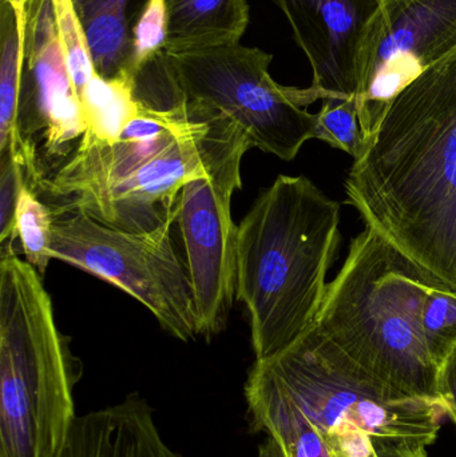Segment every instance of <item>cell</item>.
Instances as JSON below:
<instances>
[{
	"instance_id": "cb8c5ba5",
	"label": "cell",
	"mask_w": 456,
	"mask_h": 457,
	"mask_svg": "<svg viewBox=\"0 0 456 457\" xmlns=\"http://www.w3.org/2000/svg\"><path fill=\"white\" fill-rule=\"evenodd\" d=\"M259 457H286L281 445L273 437L268 436L264 445L260 447Z\"/></svg>"
},
{
	"instance_id": "5bb4252c",
	"label": "cell",
	"mask_w": 456,
	"mask_h": 457,
	"mask_svg": "<svg viewBox=\"0 0 456 457\" xmlns=\"http://www.w3.org/2000/svg\"><path fill=\"white\" fill-rule=\"evenodd\" d=\"M72 2L85 27L96 72L104 78H133L129 72L131 32L149 0Z\"/></svg>"
},
{
	"instance_id": "3957f363",
	"label": "cell",
	"mask_w": 456,
	"mask_h": 457,
	"mask_svg": "<svg viewBox=\"0 0 456 457\" xmlns=\"http://www.w3.org/2000/svg\"><path fill=\"white\" fill-rule=\"evenodd\" d=\"M243 134L232 120L200 104L185 101L160 110L139 104L118 139L85 134L32 189L51 206L78 209L107 227L153 230L176 216L184 185Z\"/></svg>"
},
{
	"instance_id": "4fadbf2b",
	"label": "cell",
	"mask_w": 456,
	"mask_h": 457,
	"mask_svg": "<svg viewBox=\"0 0 456 457\" xmlns=\"http://www.w3.org/2000/svg\"><path fill=\"white\" fill-rule=\"evenodd\" d=\"M165 51L190 53L240 43L249 24L246 0H165Z\"/></svg>"
},
{
	"instance_id": "44dd1931",
	"label": "cell",
	"mask_w": 456,
	"mask_h": 457,
	"mask_svg": "<svg viewBox=\"0 0 456 457\" xmlns=\"http://www.w3.org/2000/svg\"><path fill=\"white\" fill-rule=\"evenodd\" d=\"M26 184V168L21 155L0 154V257L15 254L12 245L18 239L16 211Z\"/></svg>"
},
{
	"instance_id": "6da1fadb",
	"label": "cell",
	"mask_w": 456,
	"mask_h": 457,
	"mask_svg": "<svg viewBox=\"0 0 456 457\" xmlns=\"http://www.w3.org/2000/svg\"><path fill=\"white\" fill-rule=\"evenodd\" d=\"M254 431L286 457H418L441 431L446 404L415 394L351 359L313 324L245 386Z\"/></svg>"
},
{
	"instance_id": "d6986e66",
	"label": "cell",
	"mask_w": 456,
	"mask_h": 457,
	"mask_svg": "<svg viewBox=\"0 0 456 457\" xmlns=\"http://www.w3.org/2000/svg\"><path fill=\"white\" fill-rule=\"evenodd\" d=\"M316 139L347 153L353 160L363 154L364 137L356 96L323 99V106L318 112Z\"/></svg>"
},
{
	"instance_id": "e0dca14e",
	"label": "cell",
	"mask_w": 456,
	"mask_h": 457,
	"mask_svg": "<svg viewBox=\"0 0 456 457\" xmlns=\"http://www.w3.org/2000/svg\"><path fill=\"white\" fill-rule=\"evenodd\" d=\"M54 220L55 213L53 206L43 203L39 195L27 182L21 189L16 211L18 239L21 241L26 262L37 269L42 277L53 260L50 255V242Z\"/></svg>"
},
{
	"instance_id": "9c48e42d",
	"label": "cell",
	"mask_w": 456,
	"mask_h": 457,
	"mask_svg": "<svg viewBox=\"0 0 456 457\" xmlns=\"http://www.w3.org/2000/svg\"><path fill=\"white\" fill-rule=\"evenodd\" d=\"M252 142L246 134L182 187L177 222L195 293L201 337L211 340L227 327L237 289V228L230 213L243 187L241 161Z\"/></svg>"
},
{
	"instance_id": "603a6c76",
	"label": "cell",
	"mask_w": 456,
	"mask_h": 457,
	"mask_svg": "<svg viewBox=\"0 0 456 457\" xmlns=\"http://www.w3.org/2000/svg\"><path fill=\"white\" fill-rule=\"evenodd\" d=\"M439 394L449 411L447 416L456 424V344L442 361Z\"/></svg>"
},
{
	"instance_id": "2e32d148",
	"label": "cell",
	"mask_w": 456,
	"mask_h": 457,
	"mask_svg": "<svg viewBox=\"0 0 456 457\" xmlns=\"http://www.w3.org/2000/svg\"><path fill=\"white\" fill-rule=\"evenodd\" d=\"M87 130L85 134L112 142L138 114L134 79L128 75L104 78L96 72L79 96Z\"/></svg>"
},
{
	"instance_id": "5b68a950",
	"label": "cell",
	"mask_w": 456,
	"mask_h": 457,
	"mask_svg": "<svg viewBox=\"0 0 456 457\" xmlns=\"http://www.w3.org/2000/svg\"><path fill=\"white\" fill-rule=\"evenodd\" d=\"M434 284L439 282L366 227L327 287L315 325L367 370L444 402L441 362L422 328L423 303Z\"/></svg>"
},
{
	"instance_id": "52a82bcc",
	"label": "cell",
	"mask_w": 456,
	"mask_h": 457,
	"mask_svg": "<svg viewBox=\"0 0 456 457\" xmlns=\"http://www.w3.org/2000/svg\"><path fill=\"white\" fill-rule=\"evenodd\" d=\"M166 53V51H165ZM185 101L224 114L240 126L252 146L292 161L316 138L318 114L307 107L321 99L315 87L278 85L269 74L273 56L236 43L190 53H166Z\"/></svg>"
},
{
	"instance_id": "277c9868",
	"label": "cell",
	"mask_w": 456,
	"mask_h": 457,
	"mask_svg": "<svg viewBox=\"0 0 456 457\" xmlns=\"http://www.w3.org/2000/svg\"><path fill=\"white\" fill-rule=\"evenodd\" d=\"M340 204L304 176H278L237 228V289L256 360L313 327L340 242Z\"/></svg>"
},
{
	"instance_id": "8992f818",
	"label": "cell",
	"mask_w": 456,
	"mask_h": 457,
	"mask_svg": "<svg viewBox=\"0 0 456 457\" xmlns=\"http://www.w3.org/2000/svg\"><path fill=\"white\" fill-rule=\"evenodd\" d=\"M79 375L42 276L0 257V457H61Z\"/></svg>"
},
{
	"instance_id": "ac0fdd59",
	"label": "cell",
	"mask_w": 456,
	"mask_h": 457,
	"mask_svg": "<svg viewBox=\"0 0 456 457\" xmlns=\"http://www.w3.org/2000/svg\"><path fill=\"white\" fill-rule=\"evenodd\" d=\"M59 37L66 56L67 69L78 96L96 74L85 27L72 0H53Z\"/></svg>"
},
{
	"instance_id": "30bf717a",
	"label": "cell",
	"mask_w": 456,
	"mask_h": 457,
	"mask_svg": "<svg viewBox=\"0 0 456 457\" xmlns=\"http://www.w3.org/2000/svg\"><path fill=\"white\" fill-rule=\"evenodd\" d=\"M456 48V0H383L356 102L364 147L394 99Z\"/></svg>"
},
{
	"instance_id": "8fae6325",
	"label": "cell",
	"mask_w": 456,
	"mask_h": 457,
	"mask_svg": "<svg viewBox=\"0 0 456 457\" xmlns=\"http://www.w3.org/2000/svg\"><path fill=\"white\" fill-rule=\"evenodd\" d=\"M23 149L37 157L48 176L77 149L87 126L67 69L53 0H34L27 12L23 78L19 102Z\"/></svg>"
},
{
	"instance_id": "7c38bea8",
	"label": "cell",
	"mask_w": 456,
	"mask_h": 457,
	"mask_svg": "<svg viewBox=\"0 0 456 457\" xmlns=\"http://www.w3.org/2000/svg\"><path fill=\"white\" fill-rule=\"evenodd\" d=\"M288 19L323 99L356 96L383 0H272Z\"/></svg>"
},
{
	"instance_id": "d4e9b609",
	"label": "cell",
	"mask_w": 456,
	"mask_h": 457,
	"mask_svg": "<svg viewBox=\"0 0 456 457\" xmlns=\"http://www.w3.org/2000/svg\"><path fill=\"white\" fill-rule=\"evenodd\" d=\"M2 2L8 3L12 7H24L29 8L34 0H2Z\"/></svg>"
},
{
	"instance_id": "9a60e30c",
	"label": "cell",
	"mask_w": 456,
	"mask_h": 457,
	"mask_svg": "<svg viewBox=\"0 0 456 457\" xmlns=\"http://www.w3.org/2000/svg\"><path fill=\"white\" fill-rule=\"evenodd\" d=\"M29 8L2 2V59H0V154H21L19 102L26 46Z\"/></svg>"
},
{
	"instance_id": "7402d4cb",
	"label": "cell",
	"mask_w": 456,
	"mask_h": 457,
	"mask_svg": "<svg viewBox=\"0 0 456 457\" xmlns=\"http://www.w3.org/2000/svg\"><path fill=\"white\" fill-rule=\"evenodd\" d=\"M168 35V11L165 0H149L131 32L130 64L129 72H137L165 50Z\"/></svg>"
},
{
	"instance_id": "ba28073f",
	"label": "cell",
	"mask_w": 456,
	"mask_h": 457,
	"mask_svg": "<svg viewBox=\"0 0 456 457\" xmlns=\"http://www.w3.org/2000/svg\"><path fill=\"white\" fill-rule=\"evenodd\" d=\"M53 208V260L120 287L173 337L190 341L200 336L189 273L171 241L177 214L153 230L129 231L101 224L78 209Z\"/></svg>"
},
{
	"instance_id": "ffe728a7",
	"label": "cell",
	"mask_w": 456,
	"mask_h": 457,
	"mask_svg": "<svg viewBox=\"0 0 456 457\" xmlns=\"http://www.w3.org/2000/svg\"><path fill=\"white\" fill-rule=\"evenodd\" d=\"M422 328L434 356L444 361L456 344V293L434 284L422 309Z\"/></svg>"
},
{
	"instance_id": "7a4b0ae2",
	"label": "cell",
	"mask_w": 456,
	"mask_h": 457,
	"mask_svg": "<svg viewBox=\"0 0 456 457\" xmlns=\"http://www.w3.org/2000/svg\"><path fill=\"white\" fill-rule=\"evenodd\" d=\"M345 195L366 227L456 293V48L394 99Z\"/></svg>"
}]
</instances>
